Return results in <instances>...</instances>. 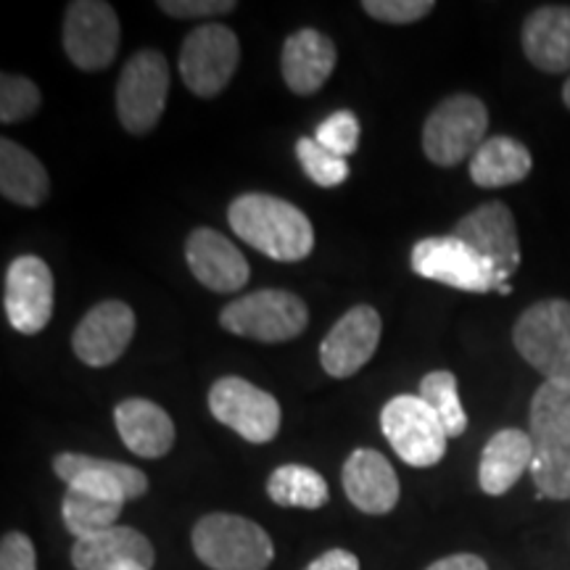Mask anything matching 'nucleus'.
<instances>
[{
  "instance_id": "8",
  "label": "nucleus",
  "mask_w": 570,
  "mask_h": 570,
  "mask_svg": "<svg viewBox=\"0 0 570 570\" xmlns=\"http://www.w3.org/2000/svg\"><path fill=\"white\" fill-rule=\"evenodd\" d=\"M169 92V67L159 51H140L125 63L117 85V114L127 132L142 135L161 119Z\"/></svg>"
},
{
  "instance_id": "34",
  "label": "nucleus",
  "mask_w": 570,
  "mask_h": 570,
  "mask_svg": "<svg viewBox=\"0 0 570 570\" xmlns=\"http://www.w3.org/2000/svg\"><path fill=\"white\" fill-rule=\"evenodd\" d=\"M0 570H38V554L30 537L19 531L6 533L0 544Z\"/></svg>"
},
{
  "instance_id": "1",
  "label": "nucleus",
  "mask_w": 570,
  "mask_h": 570,
  "mask_svg": "<svg viewBox=\"0 0 570 570\" xmlns=\"http://www.w3.org/2000/svg\"><path fill=\"white\" fill-rule=\"evenodd\" d=\"M227 223L244 244L275 262H302L315 248L309 217L283 198L267 194L238 196L227 209Z\"/></svg>"
},
{
  "instance_id": "24",
  "label": "nucleus",
  "mask_w": 570,
  "mask_h": 570,
  "mask_svg": "<svg viewBox=\"0 0 570 570\" xmlns=\"http://www.w3.org/2000/svg\"><path fill=\"white\" fill-rule=\"evenodd\" d=\"M533 462V441L531 433L518 431V428H504L494 433L489 444L483 446L479 483L489 497H502L515 487L520 475L531 470Z\"/></svg>"
},
{
  "instance_id": "20",
  "label": "nucleus",
  "mask_w": 570,
  "mask_h": 570,
  "mask_svg": "<svg viewBox=\"0 0 570 570\" xmlns=\"http://www.w3.org/2000/svg\"><path fill=\"white\" fill-rule=\"evenodd\" d=\"M344 491L356 510L386 515L399 502L396 470L375 449H356L344 465Z\"/></svg>"
},
{
  "instance_id": "12",
  "label": "nucleus",
  "mask_w": 570,
  "mask_h": 570,
  "mask_svg": "<svg viewBox=\"0 0 570 570\" xmlns=\"http://www.w3.org/2000/svg\"><path fill=\"white\" fill-rule=\"evenodd\" d=\"M412 269L425 281L470 291V294L497 291V277L487 262L454 235H436V238H423L415 244Z\"/></svg>"
},
{
  "instance_id": "15",
  "label": "nucleus",
  "mask_w": 570,
  "mask_h": 570,
  "mask_svg": "<svg viewBox=\"0 0 570 570\" xmlns=\"http://www.w3.org/2000/svg\"><path fill=\"white\" fill-rule=\"evenodd\" d=\"M381 315L373 306L360 304L348 309L336 325L331 327L323 346H320V362L323 370L333 377H352L373 360L377 344H381Z\"/></svg>"
},
{
  "instance_id": "2",
  "label": "nucleus",
  "mask_w": 570,
  "mask_h": 570,
  "mask_svg": "<svg viewBox=\"0 0 570 570\" xmlns=\"http://www.w3.org/2000/svg\"><path fill=\"white\" fill-rule=\"evenodd\" d=\"M531 479L539 499H570V386L544 381L531 399Z\"/></svg>"
},
{
  "instance_id": "3",
  "label": "nucleus",
  "mask_w": 570,
  "mask_h": 570,
  "mask_svg": "<svg viewBox=\"0 0 570 570\" xmlns=\"http://www.w3.org/2000/svg\"><path fill=\"white\" fill-rule=\"evenodd\" d=\"M194 552L212 570H267L275 558L273 539L262 525L227 512H212L198 520Z\"/></svg>"
},
{
  "instance_id": "33",
  "label": "nucleus",
  "mask_w": 570,
  "mask_h": 570,
  "mask_svg": "<svg viewBox=\"0 0 570 570\" xmlns=\"http://www.w3.org/2000/svg\"><path fill=\"white\" fill-rule=\"evenodd\" d=\"M370 17L386 24H412L433 11L431 0H365L362 3Z\"/></svg>"
},
{
  "instance_id": "9",
  "label": "nucleus",
  "mask_w": 570,
  "mask_h": 570,
  "mask_svg": "<svg viewBox=\"0 0 570 570\" xmlns=\"http://www.w3.org/2000/svg\"><path fill=\"white\" fill-rule=\"evenodd\" d=\"M240 61V42L230 27H196L183 42L180 75L190 92L214 98L227 88Z\"/></svg>"
},
{
  "instance_id": "16",
  "label": "nucleus",
  "mask_w": 570,
  "mask_h": 570,
  "mask_svg": "<svg viewBox=\"0 0 570 570\" xmlns=\"http://www.w3.org/2000/svg\"><path fill=\"white\" fill-rule=\"evenodd\" d=\"M135 336V312L125 302L96 304L75 327L71 348L90 367H109L130 346Z\"/></svg>"
},
{
  "instance_id": "36",
  "label": "nucleus",
  "mask_w": 570,
  "mask_h": 570,
  "mask_svg": "<svg viewBox=\"0 0 570 570\" xmlns=\"http://www.w3.org/2000/svg\"><path fill=\"white\" fill-rule=\"evenodd\" d=\"M306 570H360V560L346 550H331L320 554L315 562H309Z\"/></svg>"
},
{
  "instance_id": "27",
  "label": "nucleus",
  "mask_w": 570,
  "mask_h": 570,
  "mask_svg": "<svg viewBox=\"0 0 570 570\" xmlns=\"http://www.w3.org/2000/svg\"><path fill=\"white\" fill-rule=\"evenodd\" d=\"M122 508H125L122 502H114V499L69 487L67 497H63L61 502V518L71 537L80 541V539L96 537V533L114 529Z\"/></svg>"
},
{
  "instance_id": "19",
  "label": "nucleus",
  "mask_w": 570,
  "mask_h": 570,
  "mask_svg": "<svg viewBox=\"0 0 570 570\" xmlns=\"http://www.w3.org/2000/svg\"><path fill=\"white\" fill-rule=\"evenodd\" d=\"M71 562L77 570H151L156 552L140 531L114 525L96 537L75 541Z\"/></svg>"
},
{
  "instance_id": "26",
  "label": "nucleus",
  "mask_w": 570,
  "mask_h": 570,
  "mask_svg": "<svg viewBox=\"0 0 570 570\" xmlns=\"http://www.w3.org/2000/svg\"><path fill=\"white\" fill-rule=\"evenodd\" d=\"M48 190H51V180L38 156L9 138L0 140V194L3 198L19 206H40Z\"/></svg>"
},
{
  "instance_id": "13",
  "label": "nucleus",
  "mask_w": 570,
  "mask_h": 570,
  "mask_svg": "<svg viewBox=\"0 0 570 570\" xmlns=\"http://www.w3.org/2000/svg\"><path fill=\"white\" fill-rule=\"evenodd\" d=\"M119 48L117 11L104 0H75L63 19V51L82 71L109 67Z\"/></svg>"
},
{
  "instance_id": "22",
  "label": "nucleus",
  "mask_w": 570,
  "mask_h": 570,
  "mask_svg": "<svg viewBox=\"0 0 570 570\" xmlns=\"http://www.w3.org/2000/svg\"><path fill=\"white\" fill-rule=\"evenodd\" d=\"M525 59L547 75L570 69V6H541L525 19L523 32Z\"/></svg>"
},
{
  "instance_id": "39",
  "label": "nucleus",
  "mask_w": 570,
  "mask_h": 570,
  "mask_svg": "<svg viewBox=\"0 0 570 570\" xmlns=\"http://www.w3.org/2000/svg\"><path fill=\"white\" fill-rule=\"evenodd\" d=\"M497 291H499V294H502V296H510V294H512V285H510V283H502Z\"/></svg>"
},
{
  "instance_id": "37",
  "label": "nucleus",
  "mask_w": 570,
  "mask_h": 570,
  "mask_svg": "<svg viewBox=\"0 0 570 570\" xmlns=\"http://www.w3.org/2000/svg\"><path fill=\"white\" fill-rule=\"evenodd\" d=\"M428 570H489L479 554H449L444 560H436Z\"/></svg>"
},
{
  "instance_id": "23",
  "label": "nucleus",
  "mask_w": 570,
  "mask_h": 570,
  "mask_svg": "<svg viewBox=\"0 0 570 570\" xmlns=\"http://www.w3.org/2000/svg\"><path fill=\"white\" fill-rule=\"evenodd\" d=\"M119 436L132 454L146 460L164 458L175 446V423L159 404L148 399H125L114 410Z\"/></svg>"
},
{
  "instance_id": "21",
  "label": "nucleus",
  "mask_w": 570,
  "mask_h": 570,
  "mask_svg": "<svg viewBox=\"0 0 570 570\" xmlns=\"http://www.w3.org/2000/svg\"><path fill=\"white\" fill-rule=\"evenodd\" d=\"M336 61V46H333V40L327 35L317 30H298L283 46V80L296 96H312L333 75Z\"/></svg>"
},
{
  "instance_id": "5",
  "label": "nucleus",
  "mask_w": 570,
  "mask_h": 570,
  "mask_svg": "<svg viewBox=\"0 0 570 570\" xmlns=\"http://www.w3.org/2000/svg\"><path fill=\"white\" fill-rule=\"evenodd\" d=\"M489 111L483 101L468 92H458L441 101L423 127V151L439 167H458L473 159L487 142Z\"/></svg>"
},
{
  "instance_id": "18",
  "label": "nucleus",
  "mask_w": 570,
  "mask_h": 570,
  "mask_svg": "<svg viewBox=\"0 0 570 570\" xmlns=\"http://www.w3.org/2000/svg\"><path fill=\"white\" fill-rule=\"evenodd\" d=\"M185 259L194 277L217 294H235L248 283V262L238 246L212 227H198L185 240Z\"/></svg>"
},
{
  "instance_id": "28",
  "label": "nucleus",
  "mask_w": 570,
  "mask_h": 570,
  "mask_svg": "<svg viewBox=\"0 0 570 570\" xmlns=\"http://www.w3.org/2000/svg\"><path fill=\"white\" fill-rule=\"evenodd\" d=\"M267 494L281 508L304 510H320L331 499V491H327L323 475L306 465L277 468L267 481Z\"/></svg>"
},
{
  "instance_id": "4",
  "label": "nucleus",
  "mask_w": 570,
  "mask_h": 570,
  "mask_svg": "<svg viewBox=\"0 0 570 570\" xmlns=\"http://www.w3.org/2000/svg\"><path fill=\"white\" fill-rule=\"evenodd\" d=\"M512 341L544 381L570 386V302L544 298L529 306L512 327Z\"/></svg>"
},
{
  "instance_id": "14",
  "label": "nucleus",
  "mask_w": 570,
  "mask_h": 570,
  "mask_svg": "<svg viewBox=\"0 0 570 570\" xmlns=\"http://www.w3.org/2000/svg\"><path fill=\"white\" fill-rule=\"evenodd\" d=\"M6 317L13 331L35 336L53 317V275L40 256H19L6 269Z\"/></svg>"
},
{
  "instance_id": "38",
  "label": "nucleus",
  "mask_w": 570,
  "mask_h": 570,
  "mask_svg": "<svg viewBox=\"0 0 570 570\" xmlns=\"http://www.w3.org/2000/svg\"><path fill=\"white\" fill-rule=\"evenodd\" d=\"M562 101H566V106L570 109V80L566 82V88H562Z\"/></svg>"
},
{
  "instance_id": "17",
  "label": "nucleus",
  "mask_w": 570,
  "mask_h": 570,
  "mask_svg": "<svg viewBox=\"0 0 570 570\" xmlns=\"http://www.w3.org/2000/svg\"><path fill=\"white\" fill-rule=\"evenodd\" d=\"M53 470L67 487L90 491V494L114 499V502L122 504L127 499H138L148 491L146 473L132 465H125V462L63 452L53 460Z\"/></svg>"
},
{
  "instance_id": "10",
  "label": "nucleus",
  "mask_w": 570,
  "mask_h": 570,
  "mask_svg": "<svg viewBox=\"0 0 570 570\" xmlns=\"http://www.w3.org/2000/svg\"><path fill=\"white\" fill-rule=\"evenodd\" d=\"M209 410L219 423L233 428L252 444H267L281 431V404L238 375L219 377L209 391Z\"/></svg>"
},
{
  "instance_id": "32",
  "label": "nucleus",
  "mask_w": 570,
  "mask_h": 570,
  "mask_svg": "<svg viewBox=\"0 0 570 570\" xmlns=\"http://www.w3.org/2000/svg\"><path fill=\"white\" fill-rule=\"evenodd\" d=\"M315 140L331 154L348 159L360 146V122L352 111H336L325 122H320Z\"/></svg>"
},
{
  "instance_id": "31",
  "label": "nucleus",
  "mask_w": 570,
  "mask_h": 570,
  "mask_svg": "<svg viewBox=\"0 0 570 570\" xmlns=\"http://www.w3.org/2000/svg\"><path fill=\"white\" fill-rule=\"evenodd\" d=\"M40 88L32 80L19 75L0 77V119L6 125L21 122L24 117L38 111Z\"/></svg>"
},
{
  "instance_id": "35",
  "label": "nucleus",
  "mask_w": 570,
  "mask_h": 570,
  "mask_svg": "<svg viewBox=\"0 0 570 570\" xmlns=\"http://www.w3.org/2000/svg\"><path fill=\"white\" fill-rule=\"evenodd\" d=\"M159 9L175 19H202L233 13L238 3L235 0H161Z\"/></svg>"
},
{
  "instance_id": "25",
  "label": "nucleus",
  "mask_w": 570,
  "mask_h": 570,
  "mask_svg": "<svg viewBox=\"0 0 570 570\" xmlns=\"http://www.w3.org/2000/svg\"><path fill=\"white\" fill-rule=\"evenodd\" d=\"M533 167L531 151L508 135L487 138L470 159V177L479 188H504L525 180Z\"/></svg>"
},
{
  "instance_id": "6",
  "label": "nucleus",
  "mask_w": 570,
  "mask_h": 570,
  "mask_svg": "<svg viewBox=\"0 0 570 570\" xmlns=\"http://www.w3.org/2000/svg\"><path fill=\"white\" fill-rule=\"evenodd\" d=\"M309 323V309L291 291L265 288L244 298H235L219 315V325L240 338L281 344L302 336Z\"/></svg>"
},
{
  "instance_id": "11",
  "label": "nucleus",
  "mask_w": 570,
  "mask_h": 570,
  "mask_svg": "<svg viewBox=\"0 0 570 570\" xmlns=\"http://www.w3.org/2000/svg\"><path fill=\"white\" fill-rule=\"evenodd\" d=\"M454 238L468 244L475 254L487 262L497 277V288L510 283V275L520 267V240L518 225L510 206L491 202L473 209L454 225Z\"/></svg>"
},
{
  "instance_id": "7",
  "label": "nucleus",
  "mask_w": 570,
  "mask_h": 570,
  "mask_svg": "<svg viewBox=\"0 0 570 570\" xmlns=\"http://www.w3.org/2000/svg\"><path fill=\"white\" fill-rule=\"evenodd\" d=\"M383 436L412 468H433L446 454V431L420 396H394L381 412Z\"/></svg>"
},
{
  "instance_id": "30",
  "label": "nucleus",
  "mask_w": 570,
  "mask_h": 570,
  "mask_svg": "<svg viewBox=\"0 0 570 570\" xmlns=\"http://www.w3.org/2000/svg\"><path fill=\"white\" fill-rule=\"evenodd\" d=\"M296 156L309 180L320 188H336L348 177V161L320 146L315 138H302L296 142Z\"/></svg>"
},
{
  "instance_id": "29",
  "label": "nucleus",
  "mask_w": 570,
  "mask_h": 570,
  "mask_svg": "<svg viewBox=\"0 0 570 570\" xmlns=\"http://www.w3.org/2000/svg\"><path fill=\"white\" fill-rule=\"evenodd\" d=\"M420 399L433 410V415L439 417V423L444 425L449 439H458L468 431V415L462 410L460 394H458V377L449 370H436V373H428L420 381Z\"/></svg>"
}]
</instances>
